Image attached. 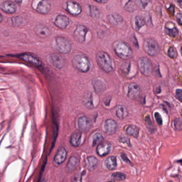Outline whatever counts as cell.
I'll list each match as a JSON object with an SVG mask.
<instances>
[{
    "label": "cell",
    "mask_w": 182,
    "mask_h": 182,
    "mask_svg": "<svg viewBox=\"0 0 182 182\" xmlns=\"http://www.w3.org/2000/svg\"><path fill=\"white\" fill-rule=\"evenodd\" d=\"M114 51L118 56L124 60L130 59L133 56V51L125 42L117 41L113 44Z\"/></svg>",
    "instance_id": "6da1fadb"
},
{
    "label": "cell",
    "mask_w": 182,
    "mask_h": 182,
    "mask_svg": "<svg viewBox=\"0 0 182 182\" xmlns=\"http://www.w3.org/2000/svg\"><path fill=\"white\" fill-rule=\"evenodd\" d=\"M96 60L100 68L105 73H111L114 70L112 60L107 53L99 52L96 55Z\"/></svg>",
    "instance_id": "7a4b0ae2"
},
{
    "label": "cell",
    "mask_w": 182,
    "mask_h": 182,
    "mask_svg": "<svg viewBox=\"0 0 182 182\" xmlns=\"http://www.w3.org/2000/svg\"><path fill=\"white\" fill-rule=\"evenodd\" d=\"M72 64L74 67L81 73H87L91 69L89 58L83 55H76L73 57Z\"/></svg>",
    "instance_id": "3957f363"
},
{
    "label": "cell",
    "mask_w": 182,
    "mask_h": 182,
    "mask_svg": "<svg viewBox=\"0 0 182 182\" xmlns=\"http://www.w3.org/2000/svg\"><path fill=\"white\" fill-rule=\"evenodd\" d=\"M57 50L63 54H68L72 49V43L64 37L58 36L55 39Z\"/></svg>",
    "instance_id": "277c9868"
},
{
    "label": "cell",
    "mask_w": 182,
    "mask_h": 182,
    "mask_svg": "<svg viewBox=\"0 0 182 182\" xmlns=\"http://www.w3.org/2000/svg\"><path fill=\"white\" fill-rule=\"evenodd\" d=\"M143 48L145 52L151 57L156 56L160 51L159 46L156 41L152 39H148L145 40Z\"/></svg>",
    "instance_id": "5b68a950"
},
{
    "label": "cell",
    "mask_w": 182,
    "mask_h": 182,
    "mask_svg": "<svg viewBox=\"0 0 182 182\" xmlns=\"http://www.w3.org/2000/svg\"><path fill=\"white\" fill-rule=\"evenodd\" d=\"M138 67L140 71L146 76H150L152 73V64L150 60L146 57H142L138 61Z\"/></svg>",
    "instance_id": "8992f818"
},
{
    "label": "cell",
    "mask_w": 182,
    "mask_h": 182,
    "mask_svg": "<svg viewBox=\"0 0 182 182\" xmlns=\"http://www.w3.org/2000/svg\"><path fill=\"white\" fill-rule=\"evenodd\" d=\"M48 60L52 66L57 69H62L66 64V61L59 53H53L48 55Z\"/></svg>",
    "instance_id": "52a82bcc"
},
{
    "label": "cell",
    "mask_w": 182,
    "mask_h": 182,
    "mask_svg": "<svg viewBox=\"0 0 182 182\" xmlns=\"http://www.w3.org/2000/svg\"><path fill=\"white\" fill-rule=\"evenodd\" d=\"M89 29L86 26L82 25H77L74 32V38L78 42L82 43L85 41L86 35Z\"/></svg>",
    "instance_id": "ba28073f"
},
{
    "label": "cell",
    "mask_w": 182,
    "mask_h": 182,
    "mask_svg": "<svg viewBox=\"0 0 182 182\" xmlns=\"http://www.w3.org/2000/svg\"><path fill=\"white\" fill-rule=\"evenodd\" d=\"M33 7L37 12L46 14H49L50 11L51 10V4L49 0H39L37 3L36 5Z\"/></svg>",
    "instance_id": "9c48e42d"
},
{
    "label": "cell",
    "mask_w": 182,
    "mask_h": 182,
    "mask_svg": "<svg viewBox=\"0 0 182 182\" xmlns=\"http://www.w3.org/2000/svg\"><path fill=\"white\" fill-rule=\"evenodd\" d=\"M66 11L74 16L80 15L82 13V8L79 3L73 1H68L66 3Z\"/></svg>",
    "instance_id": "30bf717a"
},
{
    "label": "cell",
    "mask_w": 182,
    "mask_h": 182,
    "mask_svg": "<svg viewBox=\"0 0 182 182\" xmlns=\"http://www.w3.org/2000/svg\"><path fill=\"white\" fill-rule=\"evenodd\" d=\"M78 127L82 132H87L91 129L92 122L91 119L86 116L80 117L78 119Z\"/></svg>",
    "instance_id": "8fae6325"
},
{
    "label": "cell",
    "mask_w": 182,
    "mask_h": 182,
    "mask_svg": "<svg viewBox=\"0 0 182 182\" xmlns=\"http://www.w3.org/2000/svg\"><path fill=\"white\" fill-rule=\"evenodd\" d=\"M117 127L118 125L115 121L111 119H108L104 123L103 130L106 134L111 135L116 133Z\"/></svg>",
    "instance_id": "7c38bea8"
},
{
    "label": "cell",
    "mask_w": 182,
    "mask_h": 182,
    "mask_svg": "<svg viewBox=\"0 0 182 182\" xmlns=\"http://www.w3.org/2000/svg\"><path fill=\"white\" fill-rule=\"evenodd\" d=\"M111 150V144L108 142H102L98 144L96 153L99 156L103 157L109 154Z\"/></svg>",
    "instance_id": "4fadbf2b"
},
{
    "label": "cell",
    "mask_w": 182,
    "mask_h": 182,
    "mask_svg": "<svg viewBox=\"0 0 182 182\" xmlns=\"http://www.w3.org/2000/svg\"><path fill=\"white\" fill-rule=\"evenodd\" d=\"M19 58L24 61L35 66L39 67L42 65V62L41 60L35 55L30 53H22L19 55Z\"/></svg>",
    "instance_id": "5bb4252c"
},
{
    "label": "cell",
    "mask_w": 182,
    "mask_h": 182,
    "mask_svg": "<svg viewBox=\"0 0 182 182\" xmlns=\"http://www.w3.org/2000/svg\"><path fill=\"white\" fill-rule=\"evenodd\" d=\"M67 156V151L64 148H60L57 151L53 159V163L56 166H59L65 162Z\"/></svg>",
    "instance_id": "9a60e30c"
},
{
    "label": "cell",
    "mask_w": 182,
    "mask_h": 182,
    "mask_svg": "<svg viewBox=\"0 0 182 182\" xmlns=\"http://www.w3.org/2000/svg\"><path fill=\"white\" fill-rule=\"evenodd\" d=\"M141 93V89L138 85L134 83L128 84L127 96L131 99H135L139 97Z\"/></svg>",
    "instance_id": "2e32d148"
},
{
    "label": "cell",
    "mask_w": 182,
    "mask_h": 182,
    "mask_svg": "<svg viewBox=\"0 0 182 182\" xmlns=\"http://www.w3.org/2000/svg\"><path fill=\"white\" fill-rule=\"evenodd\" d=\"M70 20L68 17L63 14L57 16L54 22L55 26L61 30H65L68 26Z\"/></svg>",
    "instance_id": "e0dca14e"
},
{
    "label": "cell",
    "mask_w": 182,
    "mask_h": 182,
    "mask_svg": "<svg viewBox=\"0 0 182 182\" xmlns=\"http://www.w3.org/2000/svg\"><path fill=\"white\" fill-rule=\"evenodd\" d=\"M80 164V160L77 157L75 156H72L69 159L68 162L66 167L65 171L68 174L73 173V171L77 168Z\"/></svg>",
    "instance_id": "ac0fdd59"
},
{
    "label": "cell",
    "mask_w": 182,
    "mask_h": 182,
    "mask_svg": "<svg viewBox=\"0 0 182 182\" xmlns=\"http://www.w3.org/2000/svg\"><path fill=\"white\" fill-rule=\"evenodd\" d=\"M0 9L7 14H14L17 11L16 5L10 1H6L0 5Z\"/></svg>",
    "instance_id": "d6986e66"
},
{
    "label": "cell",
    "mask_w": 182,
    "mask_h": 182,
    "mask_svg": "<svg viewBox=\"0 0 182 182\" xmlns=\"http://www.w3.org/2000/svg\"><path fill=\"white\" fill-rule=\"evenodd\" d=\"M92 84L93 86L94 89L98 94L101 93L107 89V85L105 82L102 80L98 78H95L92 80Z\"/></svg>",
    "instance_id": "ffe728a7"
},
{
    "label": "cell",
    "mask_w": 182,
    "mask_h": 182,
    "mask_svg": "<svg viewBox=\"0 0 182 182\" xmlns=\"http://www.w3.org/2000/svg\"><path fill=\"white\" fill-rule=\"evenodd\" d=\"M35 34L41 38H46L51 34L50 30L43 25H37L34 28Z\"/></svg>",
    "instance_id": "44dd1931"
},
{
    "label": "cell",
    "mask_w": 182,
    "mask_h": 182,
    "mask_svg": "<svg viewBox=\"0 0 182 182\" xmlns=\"http://www.w3.org/2000/svg\"><path fill=\"white\" fill-rule=\"evenodd\" d=\"M82 140V133L80 132L73 133L70 138V143L74 147H78L80 146Z\"/></svg>",
    "instance_id": "7402d4cb"
},
{
    "label": "cell",
    "mask_w": 182,
    "mask_h": 182,
    "mask_svg": "<svg viewBox=\"0 0 182 182\" xmlns=\"http://www.w3.org/2000/svg\"><path fill=\"white\" fill-rule=\"evenodd\" d=\"M85 164H86V166L88 170L90 171H94L98 167V159L94 156L87 157L86 159Z\"/></svg>",
    "instance_id": "603a6c76"
},
{
    "label": "cell",
    "mask_w": 182,
    "mask_h": 182,
    "mask_svg": "<svg viewBox=\"0 0 182 182\" xmlns=\"http://www.w3.org/2000/svg\"><path fill=\"white\" fill-rule=\"evenodd\" d=\"M105 166L108 170L114 171L117 167V158L115 156H110L107 158L105 162Z\"/></svg>",
    "instance_id": "cb8c5ba5"
},
{
    "label": "cell",
    "mask_w": 182,
    "mask_h": 182,
    "mask_svg": "<svg viewBox=\"0 0 182 182\" xmlns=\"http://www.w3.org/2000/svg\"><path fill=\"white\" fill-rule=\"evenodd\" d=\"M127 134L137 139L139 136L140 128L134 125H130L126 128L125 130Z\"/></svg>",
    "instance_id": "d4e9b609"
},
{
    "label": "cell",
    "mask_w": 182,
    "mask_h": 182,
    "mask_svg": "<svg viewBox=\"0 0 182 182\" xmlns=\"http://www.w3.org/2000/svg\"><path fill=\"white\" fill-rule=\"evenodd\" d=\"M127 110L125 107L119 105L116 108V115L120 119H124L128 116Z\"/></svg>",
    "instance_id": "484cf974"
},
{
    "label": "cell",
    "mask_w": 182,
    "mask_h": 182,
    "mask_svg": "<svg viewBox=\"0 0 182 182\" xmlns=\"http://www.w3.org/2000/svg\"><path fill=\"white\" fill-rule=\"evenodd\" d=\"M108 18L109 22L113 25H117L123 21V17L120 14L117 13L110 14L108 17Z\"/></svg>",
    "instance_id": "4316f807"
},
{
    "label": "cell",
    "mask_w": 182,
    "mask_h": 182,
    "mask_svg": "<svg viewBox=\"0 0 182 182\" xmlns=\"http://www.w3.org/2000/svg\"><path fill=\"white\" fill-rule=\"evenodd\" d=\"M83 103L85 107L89 109L93 108L94 107L93 99L92 93L87 94L83 98Z\"/></svg>",
    "instance_id": "83f0119b"
},
{
    "label": "cell",
    "mask_w": 182,
    "mask_h": 182,
    "mask_svg": "<svg viewBox=\"0 0 182 182\" xmlns=\"http://www.w3.org/2000/svg\"><path fill=\"white\" fill-rule=\"evenodd\" d=\"M125 9L130 13L133 12L136 10V5L135 0H129L125 5Z\"/></svg>",
    "instance_id": "f1b7e54d"
},
{
    "label": "cell",
    "mask_w": 182,
    "mask_h": 182,
    "mask_svg": "<svg viewBox=\"0 0 182 182\" xmlns=\"http://www.w3.org/2000/svg\"><path fill=\"white\" fill-rule=\"evenodd\" d=\"M111 177L112 180L121 181L125 180L127 178V176L125 174L121 172H115L112 174Z\"/></svg>",
    "instance_id": "f546056e"
},
{
    "label": "cell",
    "mask_w": 182,
    "mask_h": 182,
    "mask_svg": "<svg viewBox=\"0 0 182 182\" xmlns=\"http://www.w3.org/2000/svg\"><path fill=\"white\" fill-rule=\"evenodd\" d=\"M104 136L100 133H96L93 136V146L100 143L104 140Z\"/></svg>",
    "instance_id": "4dcf8cb0"
},
{
    "label": "cell",
    "mask_w": 182,
    "mask_h": 182,
    "mask_svg": "<svg viewBox=\"0 0 182 182\" xmlns=\"http://www.w3.org/2000/svg\"><path fill=\"white\" fill-rule=\"evenodd\" d=\"M89 14L91 17L93 18H98L100 16V10L97 7L94 5H89Z\"/></svg>",
    "instance_id": "1f68e13d"
},
{
    "label": "cell",
    "mask_w": 182,
    "mask_h": 182,
    "mask_svg": "<svg viewBox=\"0 0 182 182\" xmlns=\"http://www.w3.org/2000/svg\"><path fill=\"white\" fill-rule=\"evenodd\" d=\"M135 26H136V30H140L146 24V21L144 20L143 18L141 16H137L135 17Z\"/></svg>",
    "instance_id": "d6a6232c"
},
{
    "label": "cell",
    "mask_w": 182,
    "mask_h": 182,
    "mask_svg": "<svg viewBox=\"0 0 182 182\" xmlns=\"http://www.w3.org/2000/svg\"><path fill=\"white\" fill-rule=\"evenodd\" d=\"M165 33L168 36L171 37H175L177 36L178 35V30L176 28L174 27L173 28H165Z\"/></svg>",
    "instance_id": "836d02e7"
},
{
    "label": "cell",
    "mask_w": 182,
    "mask_h": 182,
    "mask_svg": "<svg viewBox=\"0 0 182 182\" xmlns=\"http://www.w3.org/2000/svg\"><path fill=\"white\" fill-rule=\"evenodd\" d=\"M84 171L78 172L72 178V182H83V175Z\"/></svg>",
    "instance_id": "e575fe53"
},
{
    "label": "cell",
    "mask_w": 182,
    "mask_h": 182,
    "mask_svg": "<svg viewBox=\"0 0 182 182\" xmlns=\"http://www.w3.org/2000/svg\"><path fill=\"white\" fill-rule=\"evenodd\" d=\"M23 22V19L19 17H16L12 18V23L13 25L15 26H19L22 24Z\"/></svg>",
    "instance_id": "d590c367"
},
{
    "label": "cell",
    "mask_w": 182,
    "mask_h": 182,
    "mask_svg": "<svg viewBox=\"0 0 182 182\" xmlns=\"http://www.w3.org/2000/svg\"><path fill=\"white\" fill-rule=\"evenodd\" d=\"M168 55L171 59L175 58L177 55V52H176L175 49L172 46L169 48L168 51Z\"/></svg>",
    "instance_id": "8d00e7d4"
},
{
    "label": "cell",
    "mask_w": 182,
    "mask_h": 182,
    "mask_svg": "<svg viewBox=\"0 0 182 182\" xmlns=\"http://www.w3.org/2000/svg\"><path fill=\"white\" fill-rule=\"evenodd\" d=\"M174 127L176 130H182V121L180 118H176L174 120Z\"/></svg>",
    "instance_id": "74e56055"
},
{
    "label": "cell",
    "mask_w": 182,
    "mask_h": 182,
    "mask_svg": "<svg viewBox=\"0 0 182 182\" xmlns=\"http://www.w3.org/2000/svg\"><path fill=\"white\" fill-rule=\"evenodd\" d=\"M118 141L119 142L122 143L126 144L130 147L132 146V145H131V143H130V139H129L127 137H121L118 139Z\"/></svg>",
    "instance_id": "f35d334b"
},
{
    "label": "cell",
    "mask_w": 182,
    "mask_h": 182,
    "mask_svg": "<svg viewBox=\"0 0 182 182\" xmlns=\"http://www.w3.org/2000/svg\"><path fill=\"white\" fill-rule=\"evenodd\" d=\"M145 123L146 126L148 127V129L152 130V123L150 117L149 116H147L145 117Z\"/></svg>",
    "instance_id": "ab89813d"
},
{
    "label": "cell",
    "mask_w": 182,
    "mask_h": 182,
    "mask_svg": "<svg viewBox=\"0 0 182 182\" xmlns=\"http://www.w3.org/2000/svg\"><path fill=\"white\" fill-rule=\"evenodd\" d=\"M155 117L157 124L159 125H162V119L160 114L159 112H155Z\"/></svg>",
    "instance_id": "60d3db41"
},
{
    "label": "cell",
    "mask_w": 182,
    "mask_h": 182,
    "mask_svg": "<svg viewBox=\"0 0 182 182\" xmlns=\"http://www.w3.org/2000/svg\"><path fill=\"white\" fill-rule=\"evenodd\" d=\"M167 11L169 16L171 17H173L175 14V7L173 5H171L170 7L167 9Z\"/></svg>",
    "instance_id": "b9f144b4"
},
{
    "label": "cell",
    "mask_w": 182,
    "mask_h": 182,
    "mask_svg": "<svg viewBox=\"0 0 182 182\" xmlns=\"http://www.w3.org/2000/svg\"><path fill=\"white\" fill-rule=\"evenodd\" d=\"M176 96L179 100L182 102V89H176Z\"/></svg>",
    "instance_id": "7bdbcfd3"
},
{
    "label": "cell",
    "mask_w": 182,
    "mask_h": 182,
    "mask_svg": "<svg viewBox=\"0 0 182 182\" xmlns=\"http://www.w3.org/2000/svg\"><path fill=\"white\" fill-rule=\"evenodd\" d=\"M121 156L124 162H127V163H128V164H130V165H133L130 160L128 159V158L127 157V155H126L125 153H122V154L121 155Z\"/></svg>",
    "instance_id": "ee69618b"
},
{
    "label": "cell",
    "mask_w": 182,
    "mask_h": 182,
    "mask_svg": "<svg viewBox=\"0 0 182 182\" xmlns=\"http://www.w3.org/2000/svg\"><path fill=\"white\" fill-rule=\"evenodd\" d=\"M176 19L178 24L180 25H182V13H179L176 15Z\"/></svg>",
    "instance_id": "f6af8a7d"
},
{
    "label": "cell",
    "mask_w": 182,
    "mask_h": 182,
    "mask_svg": "<svg viewBox=\"0 0 182 182\" xmlns=\"http://www.w3.org/2000/svg\"><path fill=\"white\" fill-rule=\"evenodd\" d=\"M140 1L141 2L142 6L144 8H145L149 3V0H140Z\"/></svg>",
    "instance_id": "bcb514c9"
},
{
    "label": "cell",
    "mask_w": 182,
    "mask_h": 182,
    "mask_svg": "<svg viewBox=\"0 0 182 182\" xmlns=\"http://www.w3.org/2000/svg\"><path fill=\"white\" fill-rule=\"evenodd\" d=\"M95 1H96V2L100 3H102V4H105L108 2V0H94Z\"/></svg>",
    "instance_id": "7dc6e473"
},
{
    "label": "cell",
    "mask_w": 182,
    "mask_h": 182,
    "mask_svg": "<svg viewBox=\"0 0 182 182\" xmlns=\"http://www.w3.org/2000/svg\"><path fill=\"white\" fill-rule=\"evenodd\" d=\"M22 1H23V0H15V2L18 5H20Z\"/></svg>",
    "instance_id": "c3c4849f"
},
{
    "label": "cell",
    "mask_w": 182,
    "mask_h": 182,
    "mask_svg": "<svg viewBox=\"0 0 182 182\" xmlns=\"http://www.w3.org/2000/svg\"><path fill=\"white\" fill-rule=\"evenodd\" d=\"M177 162L180 164L181 166H182V159L178 160V161H177Z\"/></svg>",
    "instance_id": "681fc988"
},
{
    "label": "cell",
    "mask_w": 182,
    "mask_h": 182,
    "mask_svg": "<svg viewBox=\"0 0 182 182\" xmlns=\"http://www.w3.org/2000/svg\"><path fill=\"white\" fill-rule=\"evenodd\" d=\"M177 2L180 5H182V0H177Z\"/></svg>",
    "instance_id": "f907efd6"
},
{
    "label": "cell",
    "mask_w": 182,
    "mask_h": 182,
    "mask_svg": "<svg viewBox=\"0 0 182 182\" xmlns=\"http://www.w3.org/2000/svg\"><path fill=\"white\" fill-rule=\"evenodd\" d=\"M2 17L1 14H0V23L2 21Z\"/></svg>",
    "instance_id": "816d5d0a"
},
{
    "label": "cell",
    "mask_w": 182,
    "mask_h": 182,
    "mask_svg": "<svg viewBox=\"0 0 182 182\" xmlns=\"http://www.w3.org/2000/svg\"><path fill=\"white\" fill-rule=\"evenodd\" d=\"M115 182V181H114V180H110V181H108V182Z\"/></svg>",
    "instance_id": "f5cc1de1"
},
{
    "label": "cell",
    "mask_w": 182,
    "mask_h": 182,
    "mask_svg": "<svg viewBox=\"0 0 182 182\" xmlns=\"http://www.w3.org/2000/svg\"><path fill=\"white\" fill-rule=\"evenodd\" d=\"M180 51H181V53H182V46L181 47V49H180Z\"/></svg>",
    "instance_id": "db71d44e"
},
{
    "label": "cell",
    "mask_w": 182,
    "mask_h": 182,
    "mask_svg": "<svg viewBox=\"0 0 182 182\" xmlns=\"http://www.w3.org/2000/svg\"><path fill=\"white\" fill-rule=\"evenodd\" d=\"M44 182V180H43V182Z\"/></svg>",
    "instance_id": "11a10c76"
},
{
    "label": "cell",
    "mask_w": 182,
    "mask_h": 182,
    "mask_svg": "<svg viewBox=\"0 0 182 182\" xmlns=\"http://www.w3.org/2000/svg\"></svg>",
    "instance_id": "9f6ffc18"
}]
</instances>
